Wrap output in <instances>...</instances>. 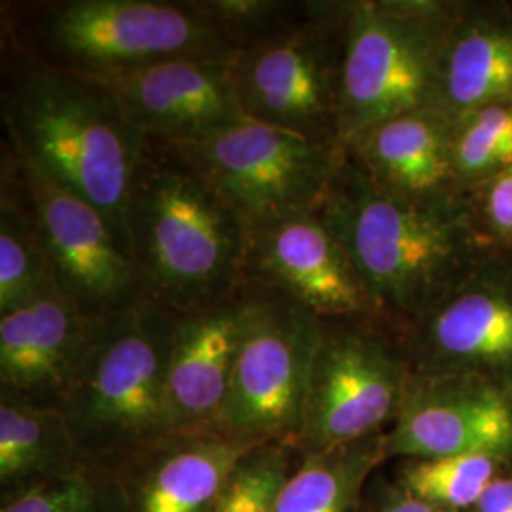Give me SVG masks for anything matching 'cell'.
<instances>
[{
	"label": "cell",
	"instance_id": "obj_27",
	"mask_svg": "<svg viewBox=\"0 0 512 512\" xmlns=\"http://www.w3.org/2000/svg\"><path fill=\"white\" fill-rule=\"evenodd\" d=\"M456 167L467 173H484L512 165V109L494 105L476 112L454 145Z\"/></svg>",
	"mask_w": 512,
	"mask_h": 512
},
{
	"label": "cell",
	"instance_id": "obj_15",
	"mask_svg": "<svg viewBox=\"0 0 512 512\" xmlns=\"http://www.w3.org/2000/svg\"><path fill=\"white\" fill-rule=\"evenodd\" d=\"M93 321L57 285L0 313V395L61 408Z\"/></svg>",
	"mask_w": 512,
	"mask_h": 512
},
{
	"label": "cell",
	"instance_id": "obj_12",
	"mask_svg": "<svg viewBox=\"0 0 512 512\" xmlns=\"http://www.w3.org/2000/svg\"><path fill=\"white\" fill-rule=\"evenodd\" d=\"M245 275L321 319L374 315L351 258L317 209L247 228Z\"/></svg>",
	"mask_w": 512,
	"mask_h": 512
},
{
	"label": "cell",
	"instance_id": "obj_14",
	"mask_svg": "<svg viewBox=\"0 0 512 512\" xmlns=\"http://www.w3.org/2000/svg\"><path fill=\"white\" fill-rule=\"evenodd\" d=\"M395 427L385 437L391 456L497 458L512 450V414L488 385H463L433 376L408 378Z\"/></svg>",
	"mask_w": 512,
	"mask_h": 512
},
{
	"label": "cell",
	"instance_id": "obj_9",
	"mask_svg": "<svg viewBox=\"0 0 512 512\" xmlns=\"http://www.w3.org/2000/svg\"><path fill=\"white\" fill-rule=\"evenodd\" d=\"M228 203L245 228L313 211L344 154L241 116L192 143L169 145Z\"/></svg>",
	"mask_w": 512,
	"mask_h": 512
},
{
	"label": "cell",
	"instance_id": "obj_17",
	"mask_svg": "<svg viewBox=\"0 0 512 512\" xmlns=\"http://www.w3.org/2000/svg\"><path fill=\"white\" fill-rule=\"evenodd\" d=\"M251 448L222 435H167L109 469L124 512H211Z\"/></svg>",
	"mask_w": 512,
	"mask_h": 512
},
{
	"label": "cell",
	"instance_id": "obj_13",
	"mask_svg": "<svg viewBox=\"0 0 512 512\" xmlns=\"http://www.w3.org/2000/svg\"><path fill=\"white\" fill-rule=\"evenodd\" d=\"M230 65L179 57L88 78L114 93L148 141L184 145L245 116Z\"/></svg>",
	"mask_w": 512,
	"mask_h": 512
},
{
	"label": "cell",
	"instance_id": "obj_1",
	"mask_svg": "<svg viewBox=\"0 0 512 512\" xmlns=\"http://www.w3.org/2000/svg\"><path fill=\"white\" fill-rule=\"evenodd\" d=\"M0 118L19 158L99 209L129 256V198L148 139L114 93L2 38Z\"/></svg>",
	"mask_w": 512,
	"mask_h": 512
},
{
	"label": "cell",
	"instance_id": "obj_28",
	"mask_svg": "<svg viewBox=\"0 0 512 512\" xmlns=\"http://www.w3.org/2000/svg\"><path fill=\"white\" fill-rule=\"evenodd\" d=\"M488 213L495 226L503 232H512V165L495 181L488 196Z\"/></svg>",
	"mask_w": 512,
	"mask_h": 512
},
{
	"label": "cell",
	"instance_id": "obj_10",
	"mask_svg": "<svg viewBox=\"0 0 512 512\" xmlns=\"http://www.w3.org/2000/svg\"><path fill=\"white\" fill-rule=\"evenodd\" d=\"M408 378L403 359L363 321L323 319L298 452H327L374 437L397 414Z\"/></svg>",
	"mask_w": 512,
	"mask_h": 512
},
{
	"label": "cell",
	"instance_id": "obj_24",
	"mask_svg": "<svg viewBox=\"0 0 512 512\" xmlns=\"http://www.w3.org/2000/svg\"><path fill=\"white\" fill-rule=\"evenodd\" d=\"M0 512H124V501L109 467L84 461L2 501Z\"/></svg>",
	"mask_w": 512,
	"mask_h": 512
},
{
	"label": "cell",
	"instance_id": "obj_30",
	"mask_svg": "<svg viewBox=\"0 0 512 512\" xmlns=\"http://www.w3.org/2000/svg\"><path fill=\"white\" fill-rule=\"evenodd\" d=\"M384 512H456V509L435 505L431 501H425V499L406 492V495H401V497L393 499L389 505H385Z\"/></svg>",
	"mask_w": 512,
	"mask_h": 512
},
{
	"label": "cell",
	"instance_id": "obj_7",
	"mask_svg": "<svg viewBox=\"0 0 512 512\" xmlns=\"http://www.w3.org/2000/svg\"><path fill=\"white\" fill-rule=\"evenodd\" d=\"M448 25L425 2H351L340 95V147L389 118L437 110Z\"/></svg>",
	"mask_w": 512,
	"mask_h": 512
},
{
	"label": "cell",
	"instance_id": "obj_19",
	"mask_svg": "<svg viewBox=\"0 0 512 512\" xmlns=\"http://www.w3.org/2000/svg\"><path fill=\"white\" fill-rule=\"evenodd\" d=\"M418 344L433 359L505 365L512 361V298L495 291L437 300L414 319Z\"/></svg>",
	"mask_w": 512,
	"mask_h": 512
},
{
	"label": "cell",
	"instance_id": "obj_5",
	"mask_svg": "<svg viewBox=\"0 0 512 512\" xmlns=\"http://www.w3.org/2000/svg\"><path fill=\"white\" fill-rule=\"evenodd\" d=\"M317 211L351 258L374 317L414 321L458 268L463 234L446 207L385 194L346 156Z\"/></svg>",
	"mask_w": 512,
	"mask_h": 512
},
{
	"label": "cell",
	"instance_id": "obj_26",
	"mask_svg": "<svg viewBox=\"0 0 512 512\" xmlns=\"http://www.w3.org/2000/svg\"><path fill=\"white\" fill-rule=\"evenodd\" d=\"M494 463V458L480 454L421 459L404 471V486L420 499L461 509L476 505L494 482Z\"/></svg>",
	"mask_w": 512,
	"mask_h": 512
},
{
	"label": "cell",
	"instance_id": "obj_21",
	"mask_svg": "<svg viewBox=\"0 0 512 512\" xmlns=\"http://www.w3.org/2000/svg\"><path fill=\"white\" fill-rule=\"evenodd\" d=\"M55 283L14 150L0 162V313L29 302Z\"/></svg>",
	"mask_w": 512,
	"mask_h": 512
},
{
	"label": "cell",
	"instance_id": "obj_3",
	"mask_svg": "<svg viewBox=\"0 0 512 512\" xmlns=\"http://www.w3.org/2000/svg\"><path fill=\"white\" fill-rule=\"evenodd\" d=\"M2 14V38L80 76L179 57L232 63L239 52L205 0H33Z\"/></svg>",
	"mask_w": 512,
	"mask_h": 512
},
{
	"label": "cell",
	"instance_id": "obj_25",
	"mask_svg": "<svg viewBox=\"0 0 512 512\" xmlns=\"http://www.w3.org/2000/svg\"><path fill=\"white\" fill-rule=\"evenodd\" d=\"M294 454H298L296 448L281 442H266L247 450L211 512L274 511L275 499L293 473Z\"/></svg>",
	"mask_w": 512,
	"mask_h": 512
},
{
	"label": "cell",
	"instance_id": "obj_18",
	"mask_svg": "<svg viewBox=\"0 0 512 512\" xmlns=\"http://www.w3.org/2000/svg\"><path fill=\"white\" fill-rule=\"evenodd\" d=\"M448 129L450 122L439 110L408 112L351 137L344 156L385 194L440 207L456 167Z\"/></svg>",
	"mask_w": 512,
	"mask_h": 512
},
{
	"label": "cell",
	"instance_id": "obj_16",
	"mask_svg": "<svg viewBox=\"0 0 512 512\" xmlns=\"http://www.w3.org/2000/svg\"><path fill=\"white\" fill-rule=\"evenodd\" d=\"M239 332L241 293L177 313L167 372L171 435H220Z\"/></svg>",
	"mask_w": 512,
	"mask_h": 512
},
{
	"label": "cell",
	"instance_id": "obj_22",
	"mask_svg": "<svg viewBox=\"0 0 512 512\" xmlns=\"http://www.w3.org/2000/svg\"><path fill=\"white\" fill-rule=\"evenodd\" d=\"M512 95V33L475 29L446 50L437 110L463 116ZM448 120V118H446Z\"/></svg>",
	"mask_w": 512,
	"mask_h": 512
},
{
	"label": "cell",
	"instance_id": "obj_23",
	"mask_svg": "<svg viewBox=\"0 0 512 512\" xmlns=\"http://www.w3.org/2000/svg\"><path fill=\"white\" fill-rule=\"evenodd\" d=\"M385 439L368 437L327 452L302 454L272 512H348L370 469L384 458Z\"/></svg>",
	"mask_w": 512,
	"mask_h": 512
},
{
	"label": "cell",
	"instance_id": "obj_20",
	"mask_svg": "<svg viewBox=\"0 0 512 512\" xmlns=\"http://www.w3.org/2000/svg\"><path fill=\"white\" fill-rule=\"evenodd\" d=\"M84 461L61 408L0 395V501Z\"/></svg>",
	"mask_w": 512,
	"mask_h": 512
},
{
	"label": "cell",
	"instance_id": "obj_29",
	"mask_svg": "<svg viewBox=\"0 0 512 512\" xmlns=\"http://www.w3.org/2000/svg\"><path fill=\"white\" fill-rule=\"evenodd\" d=\"M476 512H512V480H494L476 501Z\"/></svg>",
	"mask_w": 512,
	"mask_h": 512
},
{
	"label": "cell",
	"instance_id": "obj_2",
	"mask_svg": "<svg viewBox=\"0 0 512 512\" xmlns=\"http://www.w3.org/2000/svg\"><path fill=\"white\" fill-rule=\"evenodd\" d=\"M141 294L173 313L234 298L247 283V228L183 156L148 141L128 207Z\"/></svg>",
	"mask_w": 512,
	"mask_h": 512
},
{
	"label": "cell",
	"instance_id": "obj_4",
	"mask_svg": "<svg viewBox=\"0 0 512 512\" xmlns=\"http://www.w3.org/2000/svg\"><path fill=\"white\" fill-rule=\"evenodd\" d=\"M177 313L141 298L95 317L61 404L82 456L110 467L171 435L167 372Z\"/></svg>",
	"mask_w": 512,
	"mask_h": 512
},
{
	"label": "cell",
	"instance_id": "obj_8",
	"mask_svg": "<svg viewBox=\"0 0 512 512\" xmlns=\"http://www.w3.org/2000/svg\"><path fill=\"white\" fill-rule=\"evenodd\" d=\"M323 319L293 298L247 281L238 353L219 433L247 446L298 450L311 366Z\"/></svg>",
	"mask_w": 512,
	"mask_h": 512
},
{
	"label": "cell",
	"instance_id": "obj_11",
	"mask_svg": "<svg viewBox=\"0 0 512 512\" xmlns=\"http://www.w3.org/2000/svg\"><path fill=\"white\" fill-rule=\"evenodd\" d=\"M16 160L57 287L92 317L139 302L135 266L103 213L18 154Z\"/></svg>",
	"mask_w": 512,
	"mask_h": 512
},
{
	"label": "cell",
	"instance_id": "obj_6",
	"mask_svg": "<svg viewBox=\"0 0 512 512\" xmlns=\"http://www.w3.org/2000/svg\"><path fill=\"white\" fill-rule=\"evenodd\" d=\"M349 10L351 4L289 2L268 29L247 40L230 65L243 112L342 152Z\"/></svg>",
	"mask_w": 512,
	"mask_h": 512
}]
</instances>
